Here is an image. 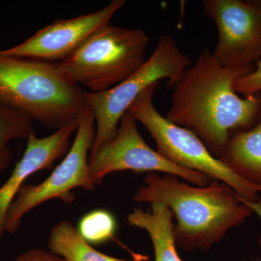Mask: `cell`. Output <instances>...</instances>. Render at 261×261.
Segmentation results:
<instances>
[{
  "instance_id": "6da1fadb",
  "label": "cell",
  "mask_w": 261,
  "mask_h": 261,
  "mask_svg": "<svg viewBox=\"0 0 261 261\" xmlns=\"http://www.w3.org/2000/svg\"><path fill=\"white\" fill-rule=\"evenodd\" d=\"M253 69L222 66L204 49L173 86L166 118L195 134L218 159L233 133L249 129L258 119L261 94L242 99L233 89L238 77Z\"/></svg>"
},
{
  "instance_id": "7a4b0ae2",
  "label": "cell",
  "mask_w": 261,
  "mask_h": 261,
  "mask_svg": "<svg viewBox=\"0 0 261 261\" xmlns=\"http://www.w3.org/2000/svg\"><path fill=\"white\" fill-rule=\"evenodd\" d=\"M137 202H161L176 219L174 238L184 251H207L230 229L244 224L255 211L223 182L203 187L180 181L173 175H146L133 197Z\"/></svg>"
},
{
  "instance_id": "3957f363",
  "label": "cell",
  "mask_w": 261,
  "mask_h": 261,
  "mask_svg": "<svg viewBox=\"0 0 261 261\" xmlns=\"http://www.w3.org/2000/svg\"><path fill=\"white\" fill-rule=\"evenodd\" d=\"M85 92L53 62L0 53V102L58 130L79 121Z\"/></svg>"
},
{
  "instance_id": "277c9868",
  "label": "cell",
  "mask_w": 261,
  "mask_h": 261,
  "mask_svg": "<svg viewBox=\"0 0 261 261\" xmlns=\"http://www.w3.org/2000/svg\"><path fill=\"white\" fill-rule=\"evenodd\" d=\"M160 83L147 87L128 107L126 113L147 128L157 145V152L182 168L202 173L213 181L232 189L261 219V187L240 177L211 153L190 130L178 126L160 114L152 99Z\"/></svg>"
},
{
  "instance_id": "5b68a950",
  "label": "cell",
  "mask_w": 261,
  "mask_h": 261,
  "mask_svg": "<svg viewBox=\"0 0 261 261\" xmlns=\"http://www.w3.org/2000/svg\"><path fill=\"white\" fill-rule=\"evenodd\" d=\"M149 37L142 29L104 25L80 48L57 63L74 83L93 93L121 83L145 63Z\"/></svg>"
},
{
  "instance_id": "8992f818",
  "label": "cell",
  "mask_w": 261,
  "mask_h": 261,
  "mask_svg": "<svg viewBox=\"0 0 261 261\" xmlns=\"http://www.w3.org/2000/svg\"><path fill=\"white\" fill-rule=\"evenodd\" d=\"M191 64L174 38L164 35L160 38L152 56L126 80L104 92H85L86 106L93 113L97 125L90 155L114 138L122 116L142 92L162 80H168V87H173Z\"/></svg>"
},
{
  "instance_id": "52a82bcc",
  "label": "cell",
  "mask_w": 261,
  "mask_h": 261,
  "mask_svg": "<svg viewBox=\"0 0 261 261\" xmlns=\"http://www.w3.org/2000/svg\"><path fill=\"white\" fill-rule=\"evenodd\" d=\"M95 119L88 107L82 113L75 140L68 154L59 166L42 183L23 185L8 208L5 218V231L16 232L22 219L29 211L51 199H60L65 203H71L75 196L71 192L80 187L85 190H94L95 185L91 178L88 153L95 140Z\"/></svg>"
},
{
  "instance_id": "ba28073f",
  "label": "cell",
  "mask_w": 261,
  "mask_h": 261,
  "mask_svg": "<svg viewBox=\"0 0 261 261\" xmlns=\"http://www.w3.org/2000/svg\"><path fill=\"white\" fill-rule=\"evenodd\" d=\"M89 168L95 185H100L110 173L126 170L136 173H165L198 187L206 186L213 181L202 173L171 162L149 147L139 133L137 121L128 113L122 116L114 138L90 155Z\"/></svg>"
},
{
  "instance_id": "9c48e42d",
  "label": "cell",
  "mask_w": 261,
  "mask_h": 261,
  "mask_svg": "<svg viewBox=\"0 0 261 261\" xmlns=\"http://www.w3.org/2000/svg\"><path fill=\"white\" fill-rule=\"evenodd\" d=\"M202 5L219 31L211 53L220 64L242 68L261 60V1L205 0Z\"/></svg>"
},
{
  "instance_id": "30bf717a",
  "label": "cell",
  "mask_w": 261,
  "mask_h": 261,
  "mask_svg": "<svg viewBox=\"0 0 261 261\" xmlns=\"http://www.w3.org/2000/svg\"><path fill=\"white\" fill-rule=\"evenodd\" d=\"M125 3L124 0H113L95 13L56 20L19 45L0 50V53L39 61H62L80 48L99 29L109 24L113 15Z\"/></svg>"
},
{
  "instance_id": "8fae6325",
  "label": "cell",
  "mask_w": 261,
  "mask_h": 261,
  "mask_svg": "<svg viewBox=\"0 0 261 261\" xmlns=\"http://www.w3.org/2000/svg\"><path fill=\"white\" fill-rule=\"evenodd\" d=\"M78 126L79 121L74 122L44 138H38L33 130H31L23 157L17 163L9 178L0 187V245L5 231V218L8 208L24 181L37 171L51 169L57 160L68 154L70 139Z\"/></svg>"
},
{
  "instance_id": "7c38bea8",
  "label": "cell",
  "mask_w": 261,
  "mask_h": 261,
  "mask_svg": "<svg viewBox=\"0 0 261 261\" xmlns=\"http://www.w3.org/2000/svg\"><path fill=\"white\" fill-rule=\"evenodd\" d=\"M218 159L245 181L261 187V111L253 126L230 137Z\"/></svg>"
},
{
  "instance_id": "4fadbf2b",
  "label": "cell",
  "mask_w": 261,
  "mask_h": 261,
  "mask_svg": "<svg viewBox=\"0 0 261 261\" xmlns=\"http://www.w3.org/2000/svg\"><path fill=\"white\" fill-rule=\"evenodd\" d=\"M150 210L135 208L128 216L129 226L140 228L152 240L155 261H182L176 251L172 211L161 202H152Z\"/></svg>"
},
{
  "instance_id": "5bb4252c",
  "label": "cell",
  "mask_w": 261,
  "mask_h": 261,
  "mask_svg": "<svg viewBox=\"0 0 261 261\" xmlns=\"http://www.w3.org/2000/svg\"><path fill=\"white\" fill-rule=\"evenodd\" d=\"M48 247L53 253L67 261H141L116 258L91 247L79 228L71 222L63 221L51 228Z\"/></svg>"
},
{
  "instance_id": "9a60e30c",
  "label": "cell",
  "mask_w": 261,
  "mask_h": 261,
  "mask_svg": "<svg viewBox=\"0 0 261 261\" xmlns=\"http://www.w3.org/2000/svg\"><path fill=\"white\" fill-rule=\"evenodd\" d=\"M32 125L29 117L0 102V173L8 169L13 161L10 142L28 138Z\"/></svg>"
},
{
  "instance_id": "2e32d148",
  "label": "cell",
  "mask_w": 261,
  "mask_h": 261,
  "mask_svg": "<svg viewBox=\"0 0 261 261\" xmlns=\"http://www.w3.org/2000/svg\"><path fill=\"white\" fill-rule=\"evenodd\" d=\"M115 228L113 216L106 211H97L82 220L79 230L87 242L102 243L113 236Z\"/></svg>"
},
{
  "instance_id": "e0dca14e",
  "label": "cell",
  "mask_w": 261,
  "mask_h": 261,
  "mask_svg": "<svg viewBox=\"0 0 261 261\" xmlns=\"http://www.w3.org/2000/svg\"><path fill=\"white\" fill-rule=\"evenodd\" d=\"M256 67L250 73L238 77L234 81L233 89L236 93L243 94L245 97L260 93L261 91V60L255 63Z\"/></svg>"
},
{
  "instance_id": "ac0fdd59",
  "label": "cell",
  "mask_w": 261,
  "mask_h": 261,
  "mask_svg": "<svg viewBox=\"0 0 261 261\" xmlns=\"http://www.w3.org/2000/svg\"><path fill=\"white\" fill-rule=\"evenodd\" d=\"M13 261H67L59 255L42 249H32L19 255Z\"/></svg>"
},
{
  "instance_id": "d6986e66",
  "label": "cell",
  "mask_w": 261,
  "mask_h": 261,
  "mask_svg": "<svg viewBox=\"0 0 261 261\" xmlns=\"http://www.w3.org/2000/svg\"><path fill=\"white\" fill-rule=\"evenodd\" d=\"M259 244H260V245L261 246V237H260V239H259ZM256 261H260V260H259V259H257V260H256Z\"/></svg>"
}]
</instances>
